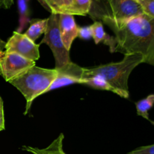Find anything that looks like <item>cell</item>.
<instances>
[{"mask_svg":"<svg viewBox=\"0 0 154 154\" xmlns=\"http://www.w3.org/2000/svg\"><path fill=\"white\" fill-rule=\"evenodd\" d=\"M114 33L109 47L111 53L141 54L144 63L154 64V19L142 14L125 20L105 18L102 20Z\"/></svg>","mask_w":154,"mask_h":154,"instance_id":"cell-1","label":"cell"},{"mask_svg":"<svg viewBox=\"0 0 154 154\" xmlns=\"http://www.w3.org/2000/svg\"><path fill=\"white\" fill-rule=\"evenodd\" d=\"M143 63L144 57L141 54H128L125 55L123 60L118 63L84 68L83 79L93 76L100 77L108 81L114 88L129 93L128 80L129 75L135 68Z\"/></svg>","mask_w":154,"mask_h":154,"instance_id":"cell-2","label":"cell"},{"mask_svg":"<svg viewBox=\"0 0 154 154\" xmlns=\"http://www.w3.org/2000/svg\"><path fill=\"white\" fill-rule=\"evenodd\" d=\"M57 76L56 69H44L34 66L20 76L9 81L16 87L26 101L24 114H28L32 102L38 96L48 93V90Z\"/></svg>","mask_w":154,"mask_h":154,"instance_id":"cell-3","label":"cell"},{"mask_svg":"<svg viewBox=\"0 0 154 154\" xmlns=\"http://www.w3.org/2000/svg\"><path fill=\"white\" fill-rule=\"evenodd\" d=\"M42 44H45L51 48L55 59V69L63 67L72 62L70 51L66 50L62 41L59 29V14H51L48 17V26L40 45Z\"/></svg>","mask_w":154,"mask_h":154,"instance_id":"cell-4","label":"cell"},{"mask_svg":"<svg viewBox=\"0 0 154 154\" xmlns=\"http://www.w3.org/2000/svg\"><path fill=\"white\" fill-rule=\"evenodd\" d=\"M35 62L28 60L14 53L0 52V76L9 82L26 72Z\"/></svg>","mask_w":154,"mask_h":154,"instance_id":"cell-5","label":"cell"},{"mask_svg":"<svg viewBox=\"0 0 154 154\" xmlns=\"http://www.w3.org/2000/svg\"><path fill=\"white\" fill-rule=\"evenodd\" d=\"M40 44L37 45L32 42L25 34L15 31L6 42L5 51L14 53L24 58L35 62L40 57Z\"/></svg>","mask_w":154,"mask_h":154,"instance_id":"cell-6","label":"cell"},{"mask_svg":"<svg viewBox=\"0 0 154 154\" xmlns=\"http://www.w3.org/2000/svg\"><path fill=\"white\" fill-rule=\"evenodd\" d=\"M111 19L125 20L142 14L141 5L134 0H108Z\"/></svg>","mask_w":154,"mask_h":154,"instance_id":"cell-7","label":"cell"},{"mask_svg":"<svg viewBox=\"0 0 154 154\" xmlns=\"http://www.w3.org/2000/svg\"><path fill=\"white\" fill-rule=\"evenodd\" d=\"M56 69L57 71V78L49 87L48 92L69 84H81L84 77V68L71 62L63 67Z\"/></svg>","mask_w":154,"mask_h":154,"instance_id":"cell-8","label":"cell"},{"mask_svg":"<svg viewBox=\"0 0 154 154\" xmlns=\"http://www.w3.org/2000/svg\"><path fill=\"white\" fill-rule=\"evenodd\" d=\"M59 29L62 41L66 50L70 51L74 40L78 37L79 26L75 23L73 15L60 14Z\"/></svg>","mask_w":154,"mask_h":154,"instance_id":"cell-9","label":"cell"},{"mask_svg":"<svg viewBox=\"0 0 154 154\" xmlns=\"http://www.w3.org/2000/svg\"><path fill=\"white\" fill-rule=\"evenodd\" d=\"M81 84L89 86V87H93L94 89H97V90L111 91L112 93L120 96V97L124 98V99H128L129 97V93H125V92L120 91V90L114 88L108 81H106L103 78H100V77L93 76L90 77V78H84L81 81Z\"/></svg>","mask_w":154,"mask_h":154,"instance_id":"cell-10","label":"cell"},{"mask_svg":"<svg viewBox=\"0 0 154 154\" xmlns=\"http://www.w3.org/2000/svg\"><path fill=\"white\" fill-rule=\"evenodd\" d=\"M64 135L60 134L48 147L45 148H38L31 146H23L22 150L31 154H66L63 150Z\"/></svg>","mask_w":154,"mask_h":154,"instance_id":"cell-11","label":"cell"},{"mask_svg":"<svg viewBox=\"0 0 154 154\" xmlns=\"http://www.w3.org/2000/svg\"><path fill=\"white\" fill-rule=\"evenodd\" d=\"M92 5L90 13V17L96 21H99L109 17L110 11L108 0H91Z\"/></svg>","mask_w":154,"mask_h":154,"instance_id":"cell-12","label":"cell"},{"mask_svg":"<svg viewBox=\"0 0 154 154\" xmlns=\"http://www.w3.org/2000/svg\"><path fill=\"white\" fill-rule=\"evenodd\" d=\"M48 18L30 20L29 26L24 34L32 42H35L42 34H45L48 26Z\"/></svg>","mask_w":154,"mask_h":154,"instance_id":"cell-13","label":"cell"},{"mask_svg":"<svg viewBox=\"0 0 154 154\" xmlns=\"http://www.w3.org/2000/svg\"><path fill=\"white\" fill-rule=\"evenodd\" d=\"M38 2L51 14H66L70 6L68 0H38Z\"/></svg>","mask_w":154,"mask_h":154,"instance_id":"cell-14","label":"cell"},{"mask_svg":"<svg viewBox=\"0 0 154 154\" xmlns=\"http://www.w3.org/2000/svg\"><path fill=\"white\" fill-rule=\"evenodd\" d=\"M92 32V38L96 45L103 43L105 45H109L111 40V36L107 34L104 29L103 25L101 21H95L93 25L90 26Z\"/></svg>","mask_w":154,"mask_h":154,"instance_id":"cell-15","label":"cell"},{"mask_svg":"<svg viewBox=\"0 0 154 154\" xmlns=\"http://www.w3.org/2000/svg\"><path fill=\"white\" fill-rule=\"evenodd\" d=\"M91 5V0H72L68 14L86 16L90 13Z\"/></svg>","mask_w":154,"mask_h":154,"instance_id":"cell-16","label":"cell"},{"mask_svg":"<svg viewBox=\"0 0 154 154\" xmlns=\"http://www.w3.org/2000/svg\"><path fill=\"white\" fill-rule=\"evenodd\" d=\"M17 6L20 16V25L17 32H20L30 22L29 0H17Z\"/></svg>","mask_w":154,"mask_h":154,"instance_id":"cell-17","label":"cell"},{"mask_svg":"<svg viewBox=\"0 0 154 154\" xmlns=\"http://www.w3.org/2000/svg\"><path fill=\"white\" fill-rule=\"evenodd\" d=\"M154 105V94L149 95L147 97L138 101L135 103L137 110V114L141 116L145 120L150 121L154 125V122L152 121L149 117V111L153 108Z\"/></svg>","mask_w":154,"mask_h":154,"instance_id":"cell-18","label":"cell"},{"mask_svg":"<svg viewBox=\"0 0 154 154\" xmlns=\"http://www.w3.org/2000/svg\"><path fill=\"white\" fill-rule=\"evenodd\" d=\"M144 14L154 19V0H138Z\"/></svg>","mask_w":154,"mask_h":154,"instance_id":"cell-19","label":"cell"},{"mask_svg":"<svg viewBox=\"0 0 154 154\" xmlns=\"http://www.w3.org/2000/svg\"><path fill=\"white\" fill-rule=\"evenodd\" d=\"M127 154H154V144L151 145L140 147Z\"/></svg>","mask_w":154,"mask_h":154,"instance_id":"cell-20","label":"cell"},{"mask_svg":"<svg viewBox=\"0 0 154 154\" xmlns=\"http://www.w3.org/2000/svg\"><path fill=\"white\" fill-rule=\"evenodd\" d=\"M78 37H79L81 39H89L92 38V32L90 26H89L79 27Z\"/></svg>","mask_w":154,"mask_h":154,"instance_id":"cell-21","label":"cell"},{"mask_svg":"<svg viewBox=\"0 0 154 154\" xmlns=\"http://www.w3.org/2000/svg\"><path fill=\"white\" fill-rule=\"evenodd\" d=\"M13 3L14 0H0V8H10Z\"/></svg>","mask_w":154,"mask_h":154,"instance_id":"cell-22","label":"cell"},{"mask_svg":"<svg viewBox=\"0 0 154 154\" xmlns=\"http://www.w3.org/2000/svg\"><path fill=\"white\" fill-rule=\"evenodd\" d=\"M5 117L4 116V108H3V101L0 96V119Z\"/></svg>","mask_w":154,"mask_h":154,"instance_id":"cell-23","label":"cell"},{"mask_svg":"<svg viewBox=\"0 0 154 154\" xmlns=\"http://www.w3.org/2000/svg\"><path fill=\"white\" fill-rule=\"evenodd\" d=\"M5 129V117L0 119V132Z\"/></svg>","mask_w":154,"mask_h":154,"instance_id":"cell-24","label":"cell"},{"mask_svg":"<svg viewBox=\"0 0 154 154\" xmlns=\"http://www.w3.org/2000/svg\"><path fill=\"white\" fill-rule=\"evenodd\" d=\"M5 45H6V42H5L4 41H2V40H1V39H0V52L5 51Z\"/></svg>","mask_w":154,"mask_h":154,"instance_id":"cell-25","label":"cell"},{"mask_svg":"<svg viewBox=\"0 0 154 154\" xmlns=\"http://www.w3.org/2000/svg\"><path fill=\"white\" fill-rule=\"evenodd\" d=\"M68 1H69V3H70V4H71V2H72V0H68Z\"/></svg>","mask_w":154,"mask_h":154,"instance_id":"cell-26","label":"cell"},{"mask_svg":"<svg viewBox=\"0 0 154 154\" xmlns=\"http://www.w3.org/2000/svg\"><path fill=\"white\" fill-rule=\"evenodd\" d=\"M134 1H136L137 2V1H138V0H134Z\"/></svg>","mask_w":154,"mask_h":154,"instance_id":"cell-27","label":"cell"},{"mask_svg":"<svg viewBox=\"0 0 154 154\" xmlns=\"http://www.w3.org/2000/svg\"><path fill=\"white\" fill-rule=\"evenodd\" d=\"M153 66H154V64H153Z\"/></svg>","mask_w":154,"mask_h":154,"instance_id":"cell-28","label":"cell"}]
</instances>
